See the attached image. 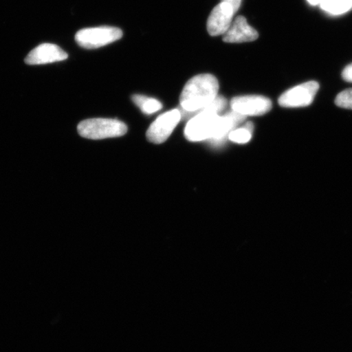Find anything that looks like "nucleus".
Masks as SVG:
<instances>
[{
    "instance_id": "17",
    "label": "nucleus",
    "mask_w": 352,
    "mask_h": 352,
    "mask_svg": "<svg viewBox=\"0 0 352 352\" xmlns=\"http://www.w3.org/2000/svg\"><path fill=\"white\" fill-rule=\"evenodd\" d=\"M242 0H222L223 3H227L233 8L235 12L239 11Z\"/></svg>"
},
{
    "instance_id": "5",
    "label": "nucleus",
    "mask_w": 352,
    "mask_h": 352,
    "mask_svg": "<svg viewBox=\"0 0 352 352\" xmlns=\"http://www.w3.org/2000/svg\"><path fill=\"white\" fill-rule=\"evenodd\" d=\"M318 82L309 81L302 83L284 92L280 96L278 103L284 108L306 107L314 102L315 96L319 90Z\"/></svg>"
},
{
    "instance_id": "18",
    "label": "nucleus",
    "mask_w": 352,
    "mask_h": 352,
    "mask_svg": "<svg viewBox=\"0 0 352 352\" xmlns=\"http://www.w3.org/2000/svg\"><path fill=\"white\" fill-rule=\"evenodd\" d=\"M308 3L311 4L312 6H320V3L322 2V0H307Z\"/></svg>"
},
{
    "instance_id": "6",
    "label": "nucleus",
    "mask_w": 352,
    "mask_h": 352,
    "mask_svg": "<svg viewBox=\"0 0 352 352\" xmlns=\"http://www.w3.org/2000/svg\"><path fill=\"white\" fill-rule=\"evenodd\" d=\"M182 120L179 109H173L162 114L152 123L147 131L146 138L149 142L162 144L170 138L176 126Z\"/></svg>"
},
{
    "instance_id": "3",
    "label": "nucleus",
    "mask_w": 352,
    "mask_h": 352,
    "mask_svg": "<svg viewBox=\"0 0 352 352\" xmlns=\"http://www.w3.org/2000/svg\"><path fill=\"white\" fill-rule=\"evenodd\" d=\"M219 114L204 108L188 120L184 135L192 142H204L213 138L219 121Z\"/></svg>"
},
{
    "instance_id": "12",
    "label": "nucleus",
    "mask_w": 352,
    "mask_h": 352,
    "mask_svg": "<svg viewBox=\"0 0 352 352\" xmlns=\"http://www.w3.org/2000/svg\"><path fill=\"white\" fill-rule=\"evenodd\" d=\"M320 6L332 15H342L352 8V0H322Z\"/></svg>"
},
{
    "instance_id": "13",
    "label": "nucleus",
    "mask_w": 352,
    "mask_h": 352,
    "mask_svg": "<svg viewBox=\"0 0 352 352\" xmlns=\"http://www.w3.org/2000/svg\"><path fill=\"white\" fill-rule=\"evenodd\" d=\"M131 100L136 107H138L145 114L156 113L162 108V104L160 100L149 98L145 96L134 95L132 96Z\"/></svg>"
},
{
    "instance_id": "8",
    "label": "nucleus",
    "mask_w": 352,
    "mask_h": 352,
    "mask_svg": "<svg viewBox=\"0 0 352 352\" xmlns=\"http://www.w3.org/2000/svg\"><path fill=\"white\" fill-rule=\"evenodd\" d=\"M234 10L227 3H220L214 8L208 21V32L211 36L223 35L230 29Z\"/></svg>"
},
{
    "instance_id": "14",
    "label": "nucleus",
    "mask_w": 352,
    "mask_h": 352,
    "mask_svg": "<svg viewBox=\"0 0 352 352\" xmlns=\"http://www.w3.org/2000/svg\"><path fill=\"white\" fill-rule=\"evenodd\" d=\"M254 131V125L252 122L245 123L244 126L236 129L231 132L228 140L237 144H246L252 140Z\"/></svg>"
},
{
    "instance_id": "15",
    "label": "nucleus",
    "mask_w": 352,
    "mask_h": 352,
    "mask_svg": "<svg viewBox=\"0 0 352 352\" xmlns=\"http://www.w3.org/2000/svg\"><path fill=\"white\" fill-rule=\"evenodd\" d=\"M336 104L338 107L352 109V88L340 92V94L337 96Z\"/></svg>"
},
{
    "instance_id": "9",
    "label": "nucleus",
    "mask_w": 352,
    "mask_h": 352,
    "mask_svg": "<svg viewBox=\"0 0 352 352\" xmlns=\"http://www.w3.org/2000/svg\"><path fill=\"white\" fill-rule=\"evenodd\" d=\"M67 58L68 54L59 46L52 43H43L30 52L25 63L30 65H45L58 63Z\"/></svg>"
},
{
    "instance_id": "11",
    "label": "nucleus",
    "mask_w": 352,
    "mask_h": 352,
    "mask_svg": "<svg viewBox=\"0 0 352 352\" xmlns=\"http://www.w3.org/2000/svg\"><path fill=\"white\" fill-rule=\"evenodd\" d=\"M258 38V33L248 24L244 16H239L232 22L230 29L223 34V41L230 43L252 42Z\"/></svg>"
},
{
    "instance_id": "16",
    "label": "nucleus",
    "mask_w": 352,
    "mask_h": 352,
    "mask_svg": "<svg viewBox=\"0 0 352 352\" xmlns=\"http://www.w3.org/2000/svg\"><path fill=\"white\" fill-rule=\"evenodd\" d=\"M342 77L346 82H352V64L347 65L346 67L343 69Z\"/></svg>"
},
{
    "instance_id": "7",
    "label": "nucleus",
    "mask_w": 352,
    "mask_h": 352,
    "mask_svg": "<svg viewBox=\"0 0 352 352\" xmlns=\"http://www.w3.org/2000/svg\"><path fill=\"white\" fill-rule=\"evenodd\" d=\"M230 105L233 111L246 118L264 116L272 108L270 99L257 95L236 96L231 100Z\"/></svg>"
},
{
    "instance_id": "1",
    "label": "nucleus",
    "mask_w": 352,
    "mask_h": 352,
    "mask_svg": "<svg viewBox=\"0 0 352 352\" xmlns=\"http://www.w3.org/2000/svg\"><path fill=\"white\" fill-rule=\"evenodd\" d=\"M219 82L212 74H198L188 80L180 95L182 116L192 118L217 98Z\"/></svg>"
},
{
    "instance_id": "10",
    "label": "nucleus",
    "mask_w": 352,
    "mask_h": 352,
    "mask_svg": "<svg viewBox=\"0 0 352 352\" xmlns=\"http://www.w3.org/2000/svg\"><path fill=\"white\" fill-rule=\"evenodd\" d=\"M245 120L246 117L233 111V110L220 116L217 129L215 131L213 138L209 140L210 145H212L213 147L222 146L226 143L231 132L239 129V126Z\"/></svg>"
},
{
    "instance_id": "4",
    "label": "nucleus",
    "mask_w": 352,
    "mask_h": 352,
    "mask_svg": "<svg viewBox=\"0 0 352 352\" xmlns=\"http://www.w3.org/2000/svg\"><path fill=\"white\" fill-rule=\"evenodd\" d=\"M122 34L120 28L100 26L79 30L76 35V41L79 46L86 50H96L120 41Z\"/></svg>"
},
{
    "instance_id": "2",
    "label": "nucleus",
    "mask_w": 352,
    "mask_h": 352,
    "mask_svg": "<svg viewBox=\"0 0 352 352\" xmlns=\"http://www.w3.org/2000/svg\"><path fill=\"white\" fill-rule=\"evenodd\" d=\"M78 134L83 138L103 140L120 138L127 132L124 122L110 118H90L78 125Z\"/></svg>"
}]
</instances>
